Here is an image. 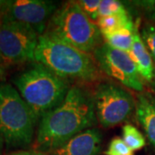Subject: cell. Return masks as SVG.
Masks as SVG:
<instances>
[{
  "label": "cell",
  "mask_w": 155,
  "mask_h": 155,
  "mask_svg": "<svg viewBox=\"0 0 155 155\" xmlns=\"http://www.w3.org/2000/svg\"><path fill=\"white\" fill-rule=\"evenodd\" d=\"M153 25H154V26H155V22H153Z\"/></svg>",
  "instance_id": "cell-27"
},
{
  "label": "cell",
  "mask_w": 155,
  "mask_h": 155,
  "mask_svg": "<svg viewBox=\"0 0 155 155\" xmlns=\"http://www.w3.org/2000/svg\"><path fill=\"white\" fill-rule=\"evenodd\" d=\"M39 35L25 24L0 19V60L2 65L35 62Z\"/></svg>",
  "instance_id": "cell-7"
},
{
  "label": "cell",
  "mask_w": 155,
  "mask_h": 155,
  "mask_svg": "<svg viewBox=\"0 0 155 155\" xmlns=\"http://www.w3.org/2000/svg\"><path fill=\"white\" fill-rule=\"evenodd\" d=\"M5 72V68L3 65H0V78L4 76Z\"/></svg>",
  "instance_id": "cell-24"
},
{
  "label": "cell",
  "mask_w": 155,
  "mask_h": 155,
  "mask_svg": "<svg viewBox=\"0 0 155 155\" xmlns=\"http://www.w3.org/2000/svg\"><path fill=\"white\" fill-rule=\"evenodd\" d=\"M137 24L138 23L135 22L134 27L122 28L116 32L103 35V38L105 41L104 42L115 49L121 50L129 54L133 46L134 32Z\"/></svg>",
  "instance_id": "cell-13"
},
{
  "label": "cell",
  "mask_w": 155,
  "mask_h": 155,
  "mask_svg": "<svg viewBox=\"0 0 155 155\" xmlns=\"http://www.w3.org/2000/svg\"><path fill=\"white\" fill-rule=\"evenodd\" d=\"M127 10L133 8L134 11H140L145 17L155 22V0H139L123 2Z\"/></svg>",
  "instance_id": "cell-17"
},
{
  "label": "cell",
  "mask_w": 155,
  "mask_h": 155,
  "mask_svg": "<svg viewBox=\"0 0 155 155\" xmlns=\"http://www.w3.org/2000/svg\"><path fill=\"white\" fill-rule=\"evenodd\" d=\"M105 155H134L121 137H115L111 140L104 152Z\"/></svg>",
  "instance_id": "cell-18"
},
{
  "label": "cell",
  "mask_w": 155,
  "mask_h": 155,
  "mask_svg": "<svg viewBox=\"0 0 155 155\" xmlns=\"http://www.w3.org/2000/svg\"><path fill=\"white\" fill-rule=\"evenodd\" d=\"M84 14L92 21L97 22L99 18V8L101 0H80L78 1Z\"/></svg>",
  "instance_id": "cell-20"
},
{
  "label": "cell",
  "mask_w": 155,
  "mask_h": 155,
  "mask_svg": "<svg viewBox=\"0 0 155 155\" xmlns=\"http://www.w3.org/2000/svg\"><path fill=\"white\" fill-rule=\"evenodd\" d=\"M93 94L73 85L58 107L47 113L38 123L36 150L49 153L68 140L97 124Z\"/></svg>",
  "instance_id": "cell-1"
},
{
  "label": "cell",
  "mask_w": 155,
  "mask_h": 155,
  "mask_svg": "<svg viewBox=\"0 0 155 155\" xmlns=\"http://www.w3.org/2000/svg\"><path fill=\"white\" fill-rule=\"evenodd\" d=\"M4 143H5V140L2 137L1 134H0V155H2L3 153V148H4Z\"/></svg>",
  "instance_id": "cell-23"
},
{
  "label": "cell",
  "mask_w": 155,
  "mask_h": 155,
  "mask_svg": "<svg viewBox=\"0 0 155 155\" xmlns=\"http://www.w3.org/2000/svg\"><path fill=\"white\" fill-rule=\"evenodd\" d=\"M12 1H7V0H0V17L3 14H5L6 11L9 9L11 5Z\"/></svg>",
  "instance_id": "cell-22"
},
{
  "label": "cell",
  "mask_w": 155,
  "mask_h": 155,
  "mask_svg": "<svg viewBox=\"0 0 155 155\" xmlns=\"http://www.w3.org/2000/svg\"><path fill=\"white\" fill-rule=\"evenodd\" d=\"M33 113L17 89L0 84V134L5 143L13 147H26L35 134Z\"/></svg>",
  "instance_id": "cell-5"
},
{
  "label": "cell",
  "mask_w": 155,
  "mask_h": 155,
  "mask_svg": "<svg viewBox=\"0 0 155 155\" xmlns=\"http://www.w3.org/2000/svg\"><path fill=\"white\" fill-rule=\"evenodd\" d=\"M102 142V132L91 127L78 134L48 155H99Z\"/></svg>",
  "instance_id": "cell-10"
},
{
  "label": "cell",
  "mask_w": 155,
  "mask_h": 155,
  "mask_svg": "<svg viewBox=\"0 0 155 155\" xmlns=\"http://www.w3.org/2000/svg\"><path fill=\"white\" fill-rule=\"evenodd\" d=\"M135 116L144 129L147 138L155 148V97L150 93H140L136 99Z\"/></svg>",
  "instance_id": "cell-11"
},
{
  "label": "cell",
  "mask_w": 155,
  "mask_h": 155,
  "mask_svg": "<svg viewBox=\"0 0 155 155\" xmlns=\"http://www.w3.org/2000/svg\"><path fill=\"white\" fill-rule=\"evenodd\" d=\"M140 33L155 63V26L151 23H147Z\"/></svg>",
  "instance_id": "cell-19"
},
{
  "label": "cell",
  "mask_w": 155,
  "mask_h": 155,
  "mask_svg": "<svg viewBox=\"0 0 155 155\" xmlns=\"http://www.w3.org/2000/svg\"><path fill=\"white\" fill-rule=\"evenodd\" d=\"M92 94L97 122L104 127L125 122L135 112L136 100L133 95L116 84H98Z\"/></svg>",
  "instance_id": "cell-6"
},
{
  "label": "cell",
  "mask_w": 155,
  "mask_h": 155,
  "mask_svg": "<svg viewBox=\"0 0 155 155\" xmlns=\"http://www.w3.org/2000/svg\"><path fill=\"white\" fill-rule=\"evenodd\" d=\"M129 13L123 2L117 0H101L99 8V17L114 15H124Z\"/></svg>",
  "instance_id": "cell-16"
},
{
  "label": "cell",
  "mask_w": 155,
  "mask_h": 155,
  "mask_svg": "<svg viewBox=\"0 0 155 155\" xmlns=\"http://www.w3.org/2000/svg\"><path fill=\"white\" fill-rule=\"evenodd\" d=\"M45 33L89 54H93L103 39L97 23L84 14L77 1L61 5L53 15Z\"/></svg>",
  "instance_id": "cell-4"
},
{
  "label": "cell",
  "mask_w": 155,
  "mask_h": 155,
  "mask_svg": "<svg viewBox=\"0 0 155 155\" xmlns=\"http://www.w3.org/2000/svg\"><path fill=\"white\" fill-rule=\"evenodd\" d=\"M122 139L132 151H138L146 146V139L139 129L132 124L122 127Z\"/></svg>",
  "instance_id": "cell-15"
},
{
  "label": "cell",
  "mask_w": 155,
  "mask_h": 155,
  "mask_svg": "<svg viewBox=\"0 0 155 155\" xmlns=\"http://www.w3.org/2000/svg\"><path fill=\"white\" fill-rule=\"evenodd\" d=\"M92 55L101 72L126 88L143 92V79L129 54L115 49L104 42L96 48Z\"/></svg>",
  "instance_id": "cell-8"
},
{
  "label": "cell",
  "mask_w": 155,
  "mask_h": 155,
  "mask_svg": "<svg viewBox=\"0 0 155 155\" xmlns=\"http://www.w3.org/2000/svg\"><path fill=\"white\" fill-rule=\"evenodd\" d=\"M35 62L42 64L58 76L70 81L91 83L100 77L99 68L91 54L44 33L39 36Z\"/></svg>",
  "instance_id": "cell-3"
},
{
  "label": "cell",
  "mask_w": 155,
  "mask_h": 155,
  "mask_svg": "<svg viewBox=\"0 0 155 155\" xmlns=\"http://www.w3.org/2000/svg\"><path fill=\"white\" fill-rule=\"evenodd\" d=\"M129 55L134 61L141 78L147 83H153L155 63L139 32L138 24L135 28L134 40Z\"/></svg>",
  "instance_id": "cell-12"
},
{
  "label": "cell",
  "mask_w": 155,
  "mask_h": 155,
  "mask_svg": "<svg viewBox=\"0 0 155 155\" xmlns=\"http://www.w3.org/2000/svg\"><path fill=\"white\" fill-rule=\"evenodd\" d=\"M12 82L32 111L36 124L61 104L72 87L69 80L37 62H32Z\"/></svg>",
  "instance_id": "cell-2"
},
{
  "label": "cell",
  "mask_w": 155,
  "mask_h": 155,
  "mask_svg": "<svg viewBox=\"0 0 155 155\" xmlns=\"http://www.w3.org/2000/svg\"><path fill=\"white\" fill-rule=\"evenodd\" d=\"M97 25L100 29L102 35L111 34L122 28H130L135 25L133 18L129 13L124 15H114L109 17H99Z\"/></svg>",
  "instance_id": "cell-14"
},
{
  "label": "cell",
  "mask_w": 155,
  "mask_h": 155,
  "mask_svg": "<svg viewBox=\"0 0 155 155\" xmlns=\"http://www.w3.org/2000/svg\"><path fill=\"white\" fill-rule=\"evenodd\" d=\"M60 6L48 0H16L0 19L25 24L41 35L46 32L53 15Z\"/></svg>",
  "instance_id": "cell-9"
},
{
  "label": "cell",
  "mask_w": 155,
  "mask_h": 155,
  "mask_svg": "<svg viewBox=\"0 0 155 155\" xmlns=\"http://www.w3.org/2000/svg\"><path fill=\"white\" fill-rule=\"evenodd\" d=\"M153 84H155V67H154V79H153Z\"/></svg>",
  "instance_id": "cell-25"
},
{
  "label": "cell",
  "mask_w": 155,
  "mask_h": 155,
  "mask_svg": "<svg viewBox=\"0 0 155 155\" xmlns=\"http://www.w3.org/2000/svg\"><path fill=\"white\" fill-rule=\"evenodd\" d=\"M8 155H48L43 152H41L38 150H19L13 152Z\"/></svg>",
  "instance_id": "cell-21"
},
{
  "label": "cell",
  "mask_w": 155,
  "mask_h": 155,
  "mask_svg": "<svg viewBox=\"0 0 155 155\" xmlns=\"http://www.w3.org/2000/svg\"><path fill=\"white\" fill-rule=\"evenodd\" d=\"M0 65H2V62H1V60H0Z\"/></svg>",
  "instance_id": "cell-26"
}]
</instances>
